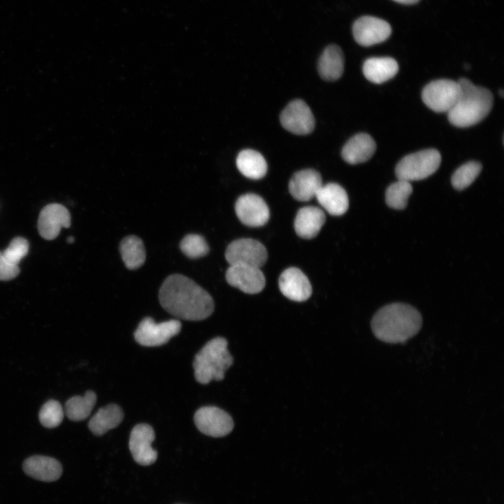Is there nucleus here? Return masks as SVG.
<instances>
[{"instance_id":"nucleus-1","label":"nucleus","mask_w":504,"mask_h":504,"mask_svg":"<svg viewBox=\"0 0 504 504\" xmlns=\"http://www.w3.org/2000/svg\"><path fill=\"white\" fill-rule=\"evenodd\" d=\"M161 306L173 316L189 321L209 317L214 303L209 293L192 279L181 274H172L159 290Z\"/></svg>"},{"instance_id":"nucleus-2","label":"nucleus","mask_w":504,"mask_h":504,"mask_svg":"<svg viewBox=\"0 0 504 504\" xmlns=\"http://www.w3.org/2000/svg\"><path fill=\"white\" fill-rule=\"evenodd\" d=\"M422 325L421 314L413 307L393 303L379 309L372 317L371 328L379 340L390 343H404L416 335Z\"/></svg>"},{"instance_id":"nucleus-3","label":"nucleus","mask_w":504,"mask_h":504,"mask_svg":"<svg viewBox=\"0 0 504 504\" xmlns=\"http://www.w3.org/2000/svg\"><path fill=\"white\" fill-rule=\"evenodd\" d=\"M461 94L447 113L449 121L454 126L467 127L482 121L491 111L493 97L486 88L475 85L467 78H461Z\"/></svg>"},{"instance_id":"nucleus-4","label":"nucleus","mask_w":504,"mask_h":504,"mask_svg":"<svg viewBox=\"0 0 504 504\" xmlns=\"http://www.w3.org/2000/svg\"><path fill=\"white\" fill-rule=\"evenodd\" d=\"M232 363L233 358L227 349V340L215 337L195 355L192 364L195 379L202 384L222 380Z\"/></svg>"},{"instance_id":"nucleus-5","label":"nucleus","mask_w":504,"mask_h":504,"mask_svg":"<svg viewBox=\"0 0 504 504\" xmlns=\"http://www.w3.org/2000/svg\"><path fill=\"white\" fill-rule=\"evenodd\" d=\"M440 162L441 155L437 150L425 149L405 156L397 164L395 172L398 180H422L435 172Z\"/></svg>"},{"instance_id":"nucleus-6","label":"nucleus","mask_w":504,"mask_h":504,"mask_svg":"<svg viewBox=\"0 0 504 504\" xmlns=\"http://www.w3.org/2000/svg\"><path fill=\"white\" fill-rule=\"evenodd\" d=\"M461 94L458 82L440 79L430 82L422 90L424 103L431 110L438 113H448L456 103Z\"/></svg>"},{"instance_id":"nucleus-7","label":"nucleus","mask_w":504,"mask_h":504,"mask_svg":"<svg viewBox=\"0 0 504 504\" xmlns=\"http://www.w3.org/2000/svg\"><path fill=\"white\" fill-rule=\"evenodd\" d=\"M181 328V323L178 320L155 323L152 318L146 317L135 330L134 338L142 346H161L180 332Z\"/></svg>"},{"instance_id":"nucleus-8","label":"nucleus","mask_w":504,"mask_h":504,"mask_svg":"<svg viewBox=\"0 0 504 504\" xmlns=\"http://www.w3.org/2000/svg\"><path fill=\"white\" fill-rule=\"evenodd\" d=\"M225 256L230 265L239 264L260 268L267 261V251L258 241L241 238L228 245Z\"/></svg>"},{"instance_id":"nucleus-9","label":"nucleus","mask_w":504,"mask_h":504,"mask_svg":"<svg viewBox=\"0 0 504 504\" xmlns=\"http://www.w3.org/2000/svg\"><path fill=\"white\" fill-rule=\"evenodd\" d=\"M194 421L201 433L214 438L228 435L234 427L230 414L214 406L202 407L197 410L194 416Z\"/></svg>"},{"instance_id":"nucleus-10","label":"nucleus","mask_w":504,"mask_h":504,"mask_svg":"<svg viewBox=\"0 0 504 504\" xmlns=\"http://www.w3.org/2000/svg\"><path fill=\"white\" fill-rule=\"evenodd\" d=\"M280 122L284 129L298 135L311 133L315 125L312 112L301 99L290 102L282 111Z\"/></svg>"},{"instance_id":"nucleus-11","label":"nucleus","mask_w":504,"mask_h":504,"mask_svg":"<svg viewBox=\"0 0 504 504\" xmlns=\"http://www.w3.org/2000/svg\"><path fill=\"white\" fill-rule=\"evenodd\" d=\"M353 35L356 41L363 46H370L386 41L391 34V27L385 20L363 16L355 21Z\"/></svg>"},{"instance_id":"nucleus-12","label":"nucleus","mask_w":504,"mask_h":504,"mask_svg":"<svg viewBox=\"0 0 504 504\" xmlns=\"http://www.w3.org/2000/svg\"><path fill=\"white\" fill-rule=\"evenodd\" d=\"M155 440L153 428L148 424H140L131 431L129 447L134 461L142 465L153 463L158 454L151 446Z\"/></svg>"},{"instance_id":"nucleus-13","label":"nucleus","mask_w":504,"mask_h":504,"mask_svg":"<svg viewBox=\"0 0 504 504\" xmlns=\"http://www.w3.org/2000/svg\"><path fill=\"white\" fill-rule=\"evenodd\" d=\"M235 212L239 220L249 227H260L269 220L270 211L264 200L253 193L240 196L235 203Z\"/></svg>"},{"instance_id":"nucleus-14","label":"nucleus","mask_w":504,"mask_h":504,"mask_svg":"<svg viewBox=\"0 0 504 504\" xmlns=\"http://www.w3.org/2000/svg\"><path fill=\"white\" fill-rule=\"evenodd\" d=\"M227 283L248 294L260 293L265 286V278L258 267L246 265H230L225 273Z\"/></svg>"},{"instance_id":"nucleus-15","label":"nucleus","mask_w":504,"mask_h":504,"mask_svg":"<svg viewBox=\"0 0 504 504\" xmlns=\"http://www.w3.org/2000/svg\"><path fill=\"white\" fill-rule=\"evenodd\" d=\"M71 225V216L66 207L59 204H50L42 209L38 219V230L45 239H55L62 227Z\"/></svg>"},{"instance_id":"nucleus-16","label":"nucleus","mask_w":504,"mask_h":504,"mask_svg":"<svg viewBox=\"0 0 504 504\" xmlns=\"http://www.w3.org/2000/svg\"><path fill=\"white\" fill-rule=\"evenodd\" d=\"M279 287L282 294L287 298L302 302L312 295V285L307 276L297 267L285 270L279 279Z\"/></svg>"},{"instance_id":"nucleus-17","label":"nucleus","mask_w":504,"mask_h":504,"mask_svg":"<svg viewBox=\"0 0 504 504\" xmlns=\"http://www.w3.org/2000/svg\"><path fill=\"white\" fill-rule=\"evenodd\" d=\"M322 185L321 174L316 170L306 169L293 175L288 188L295 200L305 202L315 197Z\"/></svg>"},{"instance_id":"nucleus-18","label":"nucleus","mask_w":504,"mask_h":504,"mask_svg":"<svg viewBox=\"0 0 504 504\" xmlns=\"http://www.w3.org/2000/svg\"><path fill=\"white\" fill-rule=\"evenodd\" d=\"M22 468L28 476L43 482L55 481L62 473L59 461L41 455H34L25 459Z\"/></svg>"},{"instance_id":"nucleus-19","label":"nucleus","mask_w":504,"mask_h":504,"mask_svg":"<svg viewBox=\"0 0 504 504\" xmlns=\"http://www.w3.org/2000/svg\"><path fill=\"white\" fill-rule=\"evenodd\" d=\"M326 221L323 210L316 206H304L300 209L294 221V228L301 238L310 239L315 237Z\"/></svg>"},{"instance_id":"nucleus-20","label":"nucleus","mask_w":504,"mask_h":504,"mask_svg":"<svg viewBox=\"0 0 504 504\" xmlns=\"http://www.w3.org/2000/svg\"><path fill=\"white\" fill-rule=\"evenodd\" d=\"M376 143L365 133L351 137L342 150V158L349 164H356L368 161L374 153Z\"/></svg>"},{"instance_id":"nucleus-21","label":"nucleus","mask_w":504,"mask_h":504,"mask_svg":"<svg viewBox=\"0 0 504 504\" xmlns=\"http://www.w3.org/2000/svg\"><path fill=\"white\" fill-rule=\"evenodd\" d=\"M330 214L340 216L349 207V199L345 190L337 183H329L322 185L315 196Z\"/></svg>"},{"instance_id":"nucleus-22","label":"nucleus","mask_w":504,"mask_h":504,"mask_svg":"<svg viewBox=\"0 0 504 504\" xmlns=\"http://www.w3.org/2000/svg\"><path fill=\"white\" fill-rule=\"evenodd\" d=\"M344 64V54L341 48L337 45H330L318 59V71L323 79L333 81L342 75Z\"/></svg>"},{"instance_id":"nucleus-23","label":"nucleus","mask_w":504,"mask_h":504,"mask_svg":"<svg viewBox=\"0 0 504 504\" xmlns=\"http://www.w3.org/2000/svg\"><path fill=\"white\" fill-rule=\"evenodd\" d=\"M398 71V64L391 57H370L364 62L363 66L365 77L377 84L392 78Z\"/></svg>"},{"instance_id":"nucleus-24","label":"nucleus","mask_w":504,"mask_h":504,"mask_svg":"<svg viewBox=\"0 0 504 504\" xmlns=\"http://www.w3.org/2000/svg\"><path fill=\"white\" fill-rule=\"evenodd\" d=\"M123 417V412L120 406L109 404L100 408L90 419L88 428L94 435L100 436L117 427Z\"/></svg>"},{"instance_id":"nucleus-25","label":"nucleus","mask_w":504,"mask_h":504,"mask_svg":"<svg viewBox=\"0 0 504 504\" xmlns=\"http://www.w3.org/2000/svg\"><path fill=\"white\" fill-rule=\"evenodd\" d=\"M236 164L239 172L251 179L262 178L267 171V164L264 157L252 149L241 150L237 155Z\"/></svg>"},{"instance_id":"nucleus-26","label":"nucleus","mask_w":504,"mask_h":504,"mask_svg":"<svg viewBox=\"0 0 504 504\" xmlns=\"http://www.w3.org/2000/svg\"><path fill=\"white\" fill-rule=\"evenodd\" d=\"M122 259L129 270H136L146 260V251L142 240L136 236L125 237L120 244Z\"/></svg>"},{"instance_id":"nucleus-27","label":"nucleus","mask_w":504,"mask_h":504,"mask_svg":"<svg viewBox=\"0 0 504 504\" xmlns=\"http://www.w3.org/2000/svg\"><path fill=\"white\" fill-rule=\"evenodd\" d=\"M96 401V394L92 391H88L83 396H76L69 399L65 403V413L71 421L84 420L91 413Z\"/></svg>"},{"instance_id":"nucleus-28","label":"nucleus","mask_w":504,"mask_h":504,"mask_svg":"<svg viewBox=\"0 0 504 504\" xmlns=\"http://www.w3.org/2000/svg\"><path fill=\"white\" fill-rule=\"evenodd\" d=\"M412 192L410 182L398 180L391 184L386 191V203L395 209H402L407 204L408 198Z\"/></svg>"},{"instance_id":"nucleus-29","label":"nucleus","mask_w":504,"mask_h":504,"mask_svg":"<svg viewBox=\"0 0 504 504\" xmlns=\"http://www.w3.org/2000/svg\"><path fill=\"white\" fill-rule=\"evenodd\" d=\"M482 168V164L475 161L463 164L453 174L451 179V185L458 190L466 188L476 179Z\"/></svg>"},{"instance_id":"nucleus-30","label":"nucleus","mask_w":504,"mask_h":504,"mask_svg":"<svg viewBox=\"0 0 504 504\" xmlns=\"http://www.w3.org/2000/svg\"><path fill=\"white\" fill-rule=\"evenodd\" d=\"M180 248L190 258L203 257L209 251L205 239L197 234H189L185 236L181 241Z\"/></svg>"},{"instance_id":"nucleus-31","label":"nucleus","mask_w":504,"mask_h":504,"mask_svg":"<svg viewBox=\"0 0 504 504\" xmlns=\"http://www.w3.org/2000/svg\"><path fill=\"white\" fill-rule=\"evenodd\" d=\"M38 418L41 424L46 428H53L58 426L64 418V411L60 403L55 400H49L41 407Z\"/></svg>"},{"instance_id":"nucleus-32","label":"nucleus","mask_w":504,"mask_h":504,"mask_svg":"<svg viewBox=\"0 0 504 504\" xmlns=\"http://www.w3.org/2000/svg\"><path fill=\"white\" fill-rule=\"evenodd\" d=\"M28 251L27 240L21 237H16L11 240L7 248L1 253L9 263L18 265L20 260L27 255Z\"/></svg>"},{"instance_id":"nucleus-33","label":"nucleus","mask_w":504,"mask_h":504,"mask_svg":"<svg viewBox=\"0 0 504 504\" xmlns=\"http://www.w3.org/2000/svg\"><path fill=\"white\" fill-rule=\"evenodd\" d=\"M20 273L18 265L9 263L0 251V281H8L15 278Z\"/></svg>"},{"instance_id":"nucleus-34","label":"nucleus","mask_w":504,"mask_h":504,"mask_svg":"<svg viewBox=\"0 0 504 504\" xmlns=\"http://www.w3.org/2000/svg\"><path fill=\"white\" fill-rule=\"evenodd\" d=\"M396 2L405 4H412L418 2L419 0H393Z\"/></svg>"},{"instance_id":"nucleus-35","label":"nucleus","mask_w":504,"mask_h":504,"mask_svg":"<svg viewBox=\"0 0 504 504\" xmlns=\"http://www.w3.org/2000/svg\"><path fill=\"white\" fill-rule=\"evenodd\" d=\"M74 241V238L73 237H69L67 239V242H68V243H73Z\"/></svg>"},{"instance_id":"nucleus-36","label":"nucleus","mask_w":504,"mask_h":504,"mask_svg":"<svg viewBox=\"0 0 504 504\" xmlns=\"http://www.w3.org/2000/svg\"><path fill=\"white\" fill-rule=\"evenodd\" d=\"M500 96L503 97V90H500Z\"/></svg>"}]
</instances>
